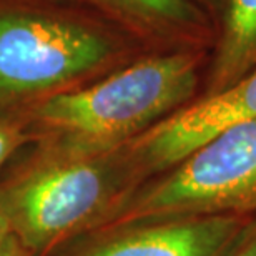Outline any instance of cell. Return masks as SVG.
<instances>
[{"instance_id":"9c48e42d","label":"cell","mask_w":256,"mask_h":256,"mask_svg":"<svg viewBox=\"0 0 256 256\" xmlns=\"http://www.w3.org/2000/svg\"><path fill=\"white\" fill-rule=\"evenodd\" d=\"M32 140L22 112L0 110V173L12 158L27 148Z\"/></svg>"},{"instance_id":"7c38bea8","label":"cell","mask_w":256,"mask_h":256,"mask_svg":"<svg viewBox=\"0 0 256 256\" xmlns=\"http://www.w3.org/2000/svg\"><path fill=\"white\" fill-rule=\"evenodd\" d=\"M194 5H198L200 8L203 10L204 14L212 18V22L214 24L218 18L220 12H222V7L224 4V0H192Z\"/></svg>"},{"instance_id":"3957f363","label":"cell","mask_w":256,"mask_h":256,"mask_svg":"<svg viewBox=\"0 0 256 256\" xmlns=\"http://www.w3.org/2000/svg\"><path fill=\"white\" fill-rule=\"evenodd\" d=\"M22 152L0 176V210L30 256H52L95 233L146 182L124 145L94 155Z\"/></svg>"},{"instance_id":"8fae6325","label":"cell","mask_w":256,"mask_h":256,"mask_svg":"<svg viewBox=\"0 0 256 256\" xmlns=\"http://www.w3.org/2000/svg\"><path fill=\"white\" fill-rule=\"evenodd\" d=\"M0 256H30V253L20 244L18 240L10 233L7 240L0 244Z\"/></svg>"},{"instance_id":"ba28073f","label":"cell","mask_w":256,"mask_h":256,"mask_svg":"<svg viewBox=\"0 0 256 256\" xmlns=\"http://www.w3.org/2000/svg\"><path fill=\"white\" fill-rule=\"evenodd\" d=\"M256 66V0H224L200 96L214 95Z\"/></svg>"},{"instance_id":"5b68a950","label":"cell","mask_w":256,"mask_h":256,"mask_svg":"<svg viewBox=\"0 0 256 256\" xmlns=\"http://www.w3.org/2000/svg\"><path fill=\"white\" fill-rule=\"evenodd\" d=\"M256 120V66L214 95L198 96L124 148L145 180L176 165L226 126Z\"/></svg>"},{"instance_id":"277c9868","label":"cell","mask_w":256,"mask_h":256,"mask_svg":"<svg viewBox=\"0 0 256 256\" xmlns=\"http://www.w3.org/2000/svg\"><path fill=\"white\" fill-rule=\"evenodd\" d=\"M254 214L256 120H252L226 126L146 180L95 233L166 218Z\"/></svg>"},{"instance_id":"8992f818","label":"cell","mask_w":256,"mask_h":256,"mask_svg":"<svg viewBox=\"0 0 256 256\" xmlns=\"http://www.w3.org/2000/svg\"><path fill=\"white\" fill-rule=\"evenodd\" d=\"M254 216H183L135 223L88 234L52 256H232Z\"/></svg>"},{"instance_id":"30bf717a","label":"cell","mask_w":256,"mask_h":256,"mask_svg":"<svg viewBox=\"0 0 256 256\" xmlns=\"http://www.w3.org/2000/svg\"><path fill=\"white\" fill-rule=\"evenodd\" d=\"M232 256H256V216L250 222L242 242Z\"/></svg>"},{"instance_id":"7a4b0ae2","label":"cell","mask_w":256,"mask_h":256,"mask_svg":"<svg viewBox=\"0 0 256 256\" xmlns=\"http://www.w3.org/2000/svg\"><path fill=\"white\" fill-rule=\"evenodd\" d=\"M148 54L76 0H0V110L22 112Z\"/></svg>"},{"instance_id":"52a82bcc","label":"cell","mask_w":256,"mask_h":256,"mask_svg":"<svg viewBox=\"0 0 256 256\" xmlns=\"http://www.w3.org/2000/svg\"><path fill=\"white\" fill-rule=\"evenodd\" d=\"M120 25L148 52L212 50L214 24L192 0H76Z\"/></svg>"},{"instance_id":"4fadbf2b","label":"cell","mask_w":256,"mask_h":256,"mask_svg":"<svg viewBox=\"0 0 256 256\" xmlns=\"http://www.w3.org/2000/svg\"><path fill=\"white\" fill-rule=\"evenodd\" d=\"M8 234H10V230H8V224H7V220H5L2 210H0V244L7 240Z\"/></svg>"},{"instance_id":"6da1fadb","label":"cell","mask_w":256,"mask_h":256,"mask_svg":"<svg viewBox=\"0 0 256 256\" xmlns=\"http://www.w3.org/2000/svg\"><path fill=\"white\" fill-rule=\"evenodd\" d=\"M206 48L148 54L82 86L22 110L30 145L94 155L125 145L202 94Z\"/></svg>"}]
</instances>
